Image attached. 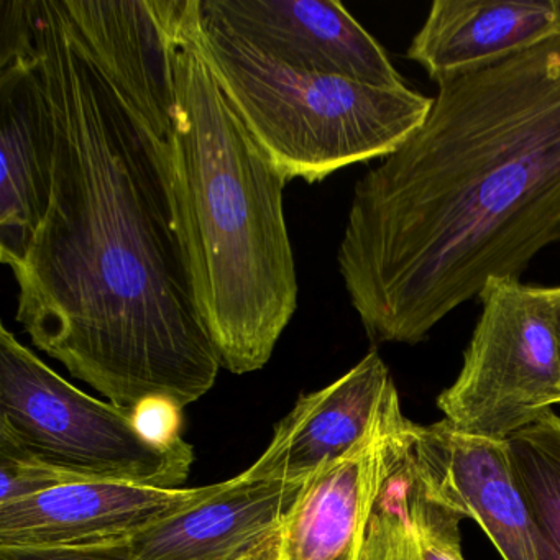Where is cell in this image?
<instances>
[{
    "instance_id": "cell-19",
    "label": "cell",
    "mask_w": 560,
    "mask_h": 560,
    "mask_svg": "<svg viewBox=\"0 0 560 560\" xmlns=\"http://www.w3.org/2000/svg\"><path fill=\"white\" fill-rule=\"evenodd\" d=\"M183 408L162 396L143 399L132 408V418L143 438L162 447L183 444Z\"/></svg>"
},
{
    "instance_id": "cell-6",
    "label": "cell",
    "mask_w": 560,
    "mask_h": 560,
    "mask_svg": "<svg viewBox=\"0 0 560 560\" xmlns=\"http://www.w3.org/2000/svg\"><path fill=\"white\" fill-rule=\"evenodd\" d=\"M478 300L460 373L438 408L462 431L504 441L560 405L559 340L547 288L497 278Z\"/></svg>"
},
{
    "instance_id": "cell-3",
    "label": "cell",
    "mask_w": 560,
    "mask_h": 560,
    "mask_svg": "<svg viewBox=\"0 0 560 560\" xmlns=\"http://www.w3.org/2000/svg\"><path fill=\"white\" fill-rule=\"evenodd\" d=\"M173 74L176 202L192 291L221 369L245 375L270 362L296 313L288 182L212 70L199 0H178Z\"/></svg>"
},
{
    "instance_id": "cell-8",
    "label": "cell",
    "mask_w": 560,
    "mask_h": 560,
    "mask_svg": "<svg viewBox=\"0 0 560 560\" xmlns=\"http://www.w3.org/2000/svg\"><path fill=\"white\" fill-rule=\"evenodd\" d=\"M411 447L431 497L474 520L503 560H560L514 481L506 442L462 431L444 418L412 422Z\"/></svg>"
},
{
    "instance_id": "cell-9",
    "label": "cell",
    "mask_w": 560,
    "mask_h": 560,
    "mask_svg": "<svg viewBox=\"0 0 560 560\" xmlns=\"http://www.w3.org/2000/svg\"><path fill=\"white\" fill-rule=\"evenodd\" d=\"M411 422L393 388L369 435L304 481L281 529V560H360L373 503L408 447Z\"/></svg>"
},
{
    "instance_id": "cell-12",
    "label": "cell",
    "mask_w": 560,
    "mask_h": 560,
    "mask_svg": "<svg viewBox=\"0 0 560 560\" xmlns=\"http://www.w3.org/2000/svg\"><path fill=\"white\" fill-rule=\"evenodd\" d=\"M303 485L242 471L201 503L130 537L133 552L140 560H275Z\"/></svg>"
},
{
    "instance_id": "cell-4",
    "label": "cell",
    "mask_w": 560,
    "mask_h": 560,
    "mask_svg": "<svg viewBox=\"0 0 560 560\" xmlns=\"http://www.w3.org/2000/svg\"><path fill=\"white\" fill-rule=\"evenodd\" d=\"M201 31L229 101L288 183L313 185L346 166L385 160L431 113L434 100L408 86L283 67L202 12Z\"/></svg>"
},
{
    "instance_id": "cell-14",
    "label": "cell",
    "mask_w": 560,
    "mask_h": 560,
    "mask_svg": "<svg viewBox=\"0 0 560 560\" xmlns=\"http://www.w3.org/2000/svg\"><path fill=\"white\" fill-rule=\"evenodd\" d=\"M560 34V0H435L406 57L432 81L465 73Z\"/></svg>"
},
{
    "instance_id": "cell-5",
    "label": "cell",
    "mask_w": 560,
    "mask_h": 560,
    "mask_svg": "<svg viewBox=\"0 0 560 560\" xmlns=\"http://www.w3.org/2000/svg\"><path fill=\"white\" fill-rule=\"evenodd\" d=\"M0 445L83 481L178 488L195 464L188 442L143 438L132 408L71 385L0 326Z\"/></svg>"
},
{
    "instance_id": "cell-10",
    "label": "cell",
    "mask_w": 560,
    "mask_h": 560,
    "mask_svg": "<svg viewBox=\"0 0 560 560\" xmlns=\"http://www.w3.org/2000/svg\"><path fill=\"white\" fill-rule=\"evenodd\" d=\"M201 12L283 67L405 88L385 48L337 0H199Z\"/></svg>"
},
{
    "instance_id": "cell-21",
    "label": "cell",
    "mask_w": 560,
    "mask_h": 560,
    "mask_svg": "<svg viewBox=\"0 0 560 560\" xmlns=\"http://www.w3.org/2000/svg\"><path fill=\"white\" fill-rule=\"evenodd\" d=\"M275 560H281V557H280V556H278V557H277V559H275Z\"/></svg>"
},
{
    "instance_id": "cell-13",
    "label": "cell",
    "mask_w": 560,
    "mask_h": 560,
    "mask_svg": "<svg viewBox=\"0 0 560 560\" xmlns=\"http://www.w3.org/2000/svg\"><path fill=\"white\" fill-rule=\"evenodd\" d=\"M393 388L388 366L372 350L326 388L301 395L244 474L254 480L306 481L369 435Z\"/></svg>"
},
{
    "instance_id": "cell-1",
    "label": "cell",
    "mask_w": 560,
    "mask_h": 560,
    "mask_svg": "<svg viewBox=\"0 0 560 560\" xmlns=\"http://www.w3.org/2000/svg\"><path fill=\"white\" fill-rule=\"evenodd\" d=\"M178 0H24L51 133L50 195L21 260L18 323L114 405L186 406L221 363L176 202Z\"/></svg>"
},
{
    "instance_id": "cell-7",
    "label": "cell",
    "mask_w": 560,
    "mask_h": 560,
    "mask_svg": "<svg viewBox=\"0 0 560 560\" xmlns=\"http://www.w3.org/2000/svg\"><path fill=\"white\" fill-rule=\"evenodd\" d=\"M0 261L21 260L50 195L51 133L24 0H0Z\"/></svg>"
},
{
    "instance_id": "cell-18",
    "label": "cell",
    "mask_w": 560,
    "mask_h": 560,
    "mask_svg": "<svg viewBox=\"0 0 560 560\" xmlns=\"http://www.w3.org/2000/svg\"><path fill=\"white\" fill-rule=\"evenodd\" d=\"M0 560H140L130 537L70 546H0Z\"/></svg>"
},
{
    "instance_id": "cell-2",
    "label": "cell",
    "mask_w": 560,
    "mask_h": 560,
    "mask_svg": "<svg viewBox=\"0 0 560 560\" xmlns=\"http://www.w3.org/2000/svg\"><path fill=\"white\" fill-rule=\"evenodd\" d=\"M418 132L359 179L339 248L375 343H415L560 242V34L435 81Z\"/></svg>"
},
{
    "instance_id": "cell-20",
    "label": "cell",
    "mask_w": 560,
    "mask_h": 560,
    "mask_svg": "<svg viewBox=\"0 0 560 560\" xmlns=\"http://www.w3.org/2000/svg\"><path fill=\"white\" fill-rule=\"evenodd\" d=\"M550 310H552L553 326H556L557 340L560 347V287L547 288Z\"/></svg>"
},
{
    "instance_id": "cell-17",
    "label": "cell",
    "mask_w": 560,
    "mask_h": 560,
    "mask_svg": "<svg viewBox=\"0 0 560 560\" xmlns=\"http://www.w3.org/2000/svg\"><path fill=\"white\" fill-rule=\"evenodd\" d=\"M73 483L84 481L0 445V504Z\"/></svg>"
},
{
    "instance_id": "cell-16",
    "label": "cell",
    "mask_w": 560,
    "mask_h": 560,
    "mask_svg": "<svg viewBox=\"0 0 560 560\" xmlns=\"http://www.w3.org/2000/svg\"><path fill=\"white\" fill-rule=\"evenodd\" d=\"M504 442L514 481L544 537L560 556V416L547 412Z\"/></svg>"
},
{
    "instance_id": "cell-15",
    "label": "cell",
    "mask_w": 560,
    "mask_h": 560,
    "mask_svg": "<svg viewBox=\"0 0 560 560\" xmlns=\"http://www.w3.org/2000/svg\"><path fill=\"white\" fill-rule=\"evenodd\" d=\"M462 520L429 493L409 439L373 503L360 560H465Z\"/></svg>"
},
{
    "instance_id": "cell-11",
    "label": "cell",
    "mask_w": 560,
    "mask_h": 560,
    "mask_svg": "<svg viewBox=\"0 0 560 560\" xmlns=\"http://www.w3.org/2000/svg\"><path fill=\"white\" fill-rule=\"evenodd\" d=\"M219 483L153 488L84 481L0 504V546H70L132 537L201 503Z\"/></svg>"
}]
</instances>
